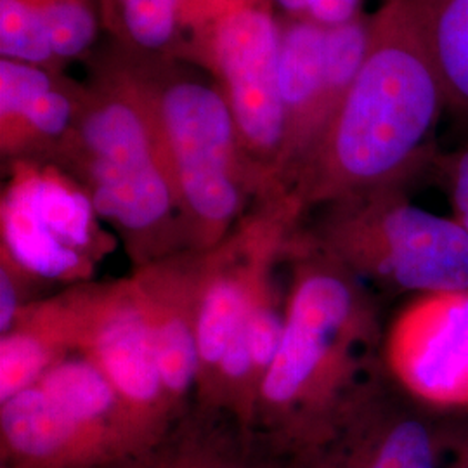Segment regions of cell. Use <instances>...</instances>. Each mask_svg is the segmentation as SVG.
Listing matches in <instances>:
<instances>
[{
	"label": "cell",
	"instance_id": "8",
	"mask_svg": "<svg viewBox=\"0 0 468 468\" xmlns=\"http://www.w3.org/2000/svg\"><path fill=\"white\" fill-rule=\"evenodd\" d=\"M84 187L50 162H9L2 189V253L32 282L79 283L108 250Z\"/></svg>",
	"mask_w": 468,
	"mask_h": 468
},
{
	"label": "cell",
	"instance_id": "1",
	"mask_svg": "<svg viewBox=\"0 0 468 468\" xmlns=\"http://www.w3.org/2000/svg\"><path fill=\"white\" fill-rule=\"evenodd\" d=\"M288 257L283 338L251 423V434L284 460L323 442L380 382L382 342L365 282L319 250L302 226Z\"/></svg>",
	"mask_w": 468,
	"mask_h": 468
},
{
	"label": "cell",
	"instance_id": "6",
	"mask_svg": "<svg viewBox=\"0 0 468 468\" xmlns=\"http://www.w3.org/2000/svg\"><path fill=\"white\" fill-rule=\"evenodd\" d=\"M185 63L208 71L228 102L259 198L286 191L280 15L272 0H238L191 40Z\"/></svg>",
	"mask_w": 468,
	"mask_h": 468
},
{
	"label": "cell",
	"instance_id": "10",
	"mask_svg": "<svg viewBox=\"0 0 468 468\" xmlns=\"http://www.w3.org/2000/svg\"><path fill=\"white\" fill-rule=\"evenodd\" d=\"M387 359L417 404L468 408V290L417 297L394 324Z\"/></svg>",
	"mask_w": 468,
	"mask_h": 468
},
{
	"label": "cell",
	"instance_id": "2",
	"mask_svg": "<svg viewBox=\"0 0 468 468\" xmlns=\"http://www.w3.org/2000/svg\"><path fill=\"white\" fill-rule=\"evenodd\" d=\"M444 90L406 0L371 13L365 61L328 129L305 156L290 193L314 207L402 186L431 154Z\"/></svg>",
	"mask_w": 468,
	"mask_h": 468
},
{
	"label": "cell",
	"instance_id": "7",
	"mask_svg": "<svg viewBox=\"0 0 468 468\" xmlns=\"http://www.w3.org/2000/svg\"><path fill=\"white\" fill-rule=\"evenodd\" d=\"M40 307L59 344L102 371L151 444L183 419L162 384L150 324L133 278L79 284L40 301Z\"/></svg>",
	"mask_w": 468,
	"mask_h": 468
},
{
	"label": "cell",
	"instance_id": "23",
	"mask_svg": "<svg viewBox=\"0 0 468 468\" xmlns=\"http://www.w3.org/2000/svg\"><path fill=\"white\" fill-rule=\"evenodd\" d=\"M442 468H468V427L458 429Z\"/></svg>",
	"mask_w": 468,
	"mask_h": 468
},
{
	"label": "cell",
	"instance_id": "12",
	"mask_svg": "<svg viewBox=\"0 0 468 468\" xmlns=\"http://www.w3.org/2000/svg\"><path fill=\"white\" fill-rule=\"evenodd\" d=\"M82 90L63 71L0 58L2 156L49 162L73 129Z\"/></svg>",
	"mask_w": 468,
	"mask_h": 468
},
{
	"label": "cell",
	"instance_id": "3",
	"mask_svg": "<svg viewBox=\"0 0 468 468\" xmlns=\"http://www.w3.org/2000/svg\"><path fill=\"white\" fill-rule=\"evenodd\" d=\"M49 162L84 187L135 268L186 251L179 200L150 101L115 46L94 56L73 129Z\"/></svg>",
	"mask_w": 468,
	"mask_h": 468
},
{
	"label": "cell",
	"instance_id": "17",
	"mask_svg": "<svg viewBox=\"0 0 468 468\" xmlns=\"http://www.w3.org/2000/svg\"><path fill=\"white\" fill-rule=\"evenodd\" d=\"M65 352L25 307L0 338V401L32 387Z\"/></svg>",
	"mask_w": 468,
	"mask_h": 468
},
{
	"label": "cell",
	"instance_id": "4",
	"mask_svg": "<svg viewBox=\"0 0 468 468\" xmlns=\"http://www.w3.org/2000/svg\"><path fill=\"white\" fill-rule=\"evenodd\" d=\"M118 50L150 101L179 200L186 251L216 250L259 200L228 102L218 85L203 82L185 61Z\"/></svg>",
	"mask_w": 468,
	"mask_h": 468
},
{
	"label": "cell",
	"instance_id": "15",
	"mask_svg": "<svg viewBox=\"0 0 468 468\" xmlns=\"http://www.w3.org/2000/svg\"><path fill=\"white\" fill-rule=\"evenodd\" d=\"M238 0H101L113 46L139 58L186 61L191 40Z\"/></svg>",
	"mask_w": 468,
	"mask_h": 468
},
{
	"label": "cell",
	"instance_id": "11",
	"mask_svg": "<svg viewBox=\"0 0 468 468\" xmlns=\"http://www.w3.org/2000/svg\"><path fill=\"white\" fill-rule=\"evenodd\" d=\"M200 253L183 251L135 269L162 384L172 408L185 417L197 396L200 359L197 340V295Z\"/></svg>",
	"mask_w": 468,
	"mask_h": 468
},
{
	"label": "cell",
	"instance_id": "19",
	"mask_svg": "<svg viewBox=\"0 0 468 468\" xmlns=\"http://www.w3.org/2000/svg\"><path fill=\"white\" fill-rule=\"evenodd\" d=\"M0 58L63 71L30 0H0Z\"/></svg>",
	"mask_w": 468,
	"mask_h": 468
},
{
	"label": "cell",
	"instance_id": "14",
	"mask_svg": "<svg viewBox=\"0 0 468 468\" xmlns=\"http://www.w3.org/2000/svg\"><path fill=\"white\" fill-rule=\"evenodd\" d=\"M286 463L234 420L195 406L144 452L98 468H286Z\"/></svg>",
	"mask_w": 468,
	"mask_h": 468
},
{
	"label": "cell",
	"instance_id": "20",
	"mask_svg": "<svg viewBox=\"0 0 468 468\" xmlns=\"http://www.w3.org/2000/svg\"><path fill=\"white\" fill-rule=\"evenodd\" d=\"M282 16L309 17L332 28L363 15L365 0H272Z\"/></svg>",
	"mask_w": 468,
	"mask_h": 468
},
{
	"label": "cell",
	"instance_id": "22",
	"mask_svg": "<svg viewBox=\"0 0 468 468\" xmlns=\"http://www.w3.org/2000/svg\"><path fill=\"white\" fill-rule=\"evenodd\" d=\"M32 282L7 259L0 257V334H7L28 305L23 302L25 286Z\"/></svg>",
	"mask_w": 468,
	"mask_h": 468
},
{
	"label": "cell",
	"instance_id": "13",
	"mask_svg": "<svg viewBox=\"0 0 468 468\" xmlns=\"http://www.w3.org/2000/svg\"><path fill=\"white\" fill-rule=\"evenodd\" d=\"M324 48L326 27L309 17L280 15V90L286 131L282 186L286 191L321 135Z\"/></svg>",
	"mask_w": 468,
	"mask_h": 468
},
{
	"label": "cell",
	"instance_id": "21",
	"mask_svg": "<svg viewBox=\"0 0 468 468\" xmlns=\"http://www.w3.org/2000/svg\"><path fill=\"white\" fill-rule=\"evenodd\" d=\"M452 207V218L468 233V141L456 151L435 158Z\"/></svg>",
	"mask_w": 468,
	"mask_h": 468
},
{
	"label": "cell",
	"instance_id": "18",
	"mask_svg": "<svg viewBox=\"0 0 468 468\" xmlns=\"http://www.w3.org/2000/svg\"><path fill=\"white\" fill-rule=\"evenodd\" d=\"M30 2L42 19L52 50L63 67L89 54L102 27L101 0Z\"/></svg>",
	"mask_w": 468,
	"mask_h": 468
},
{
	"label": "cell",
	"instance_id": "5",
	"mask_svg": "<svg viewBox=\"0 0 468 468\" xmlns=\"http://www.w3.org/2000/svg\"><path fill=\"white\" fill-rule=\"evenodd\" d=\"M305 233L363 282L417 297L468 290L467 231L408 200L402 186L326 205Z\"/></svg>",
	"mask_w": 468,
	"mask_h": 468
},
{
	"label": "cell",
	"instance_id": "16",
	"mask_svg": "<svg viewBox=\"0 0 468 468\" xmlns=\"http://www.w3.org/2000/svg\"><path fill=\"white\" fill-rule=\"evenodd\" d=\"M444 90L446 110L468 122V0H406Z\"/></svg>",
	"mask_w": 468,
	"mask_h": 468
},
{
	"label": "cell",
	"instance_id": "9",
	"mask_svg": "<svg viewBox=\"0 0 468 468\" xmlns=\"http://www.w3.org/2000/svg\"><path fill=\"white\" fill-rule=\"evenodd\" d=\"M410 398L369 388L318 446L286 468H442L458 429H446Z\"/></svg>",
	"mask_w": 468,
	"mask_h": 468
}]
</instances>
